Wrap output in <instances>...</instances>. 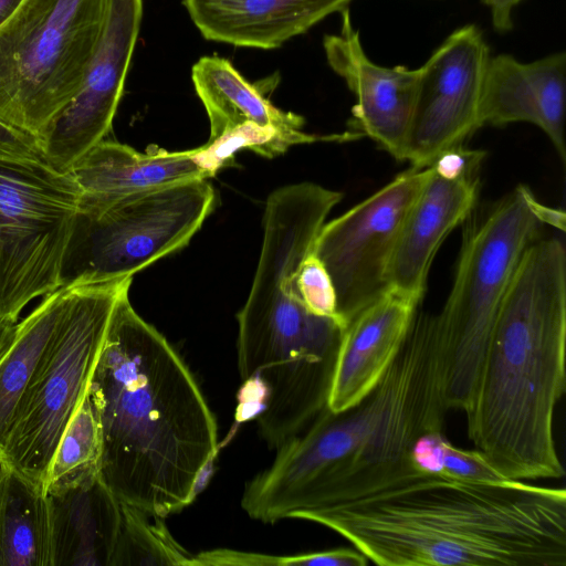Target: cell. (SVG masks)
Listing matches in <instances>:
<instances>
[{
	"label": "cell",
	"mask_w": 566,
	"mask_h": 566,
	"mask_svg": "<svg viewBox=\"0 0 566 566\" xmlns=\"http://www.w3.org/2000/svg\"><path fill=\"white\" fill-rule=\"evenodd\" d=\"M73 286H63L19 323L14 342L0 360V454L28 389L69 308Z\"/></svg>",
	"instance_id": "21"
},
{
	"label": "cell",
	"mask_w": 566,
	"mask_h": 566,
	"mask_svg": "<svg viewBox=\"0 0 566 566\" xmlns=\"http://www.w3.org/2000/svg\"><path fill=\"white\" fill-rule=\"evenodd\" d=\"M528 191L517 186L465 227L451 291L440 313L430 316L448 409H467L515 269L538 238L542 223L530 208Z\"/></svg>",
	"instance_id": "5"
},
{
	"label": "cell",
	"mask_w": 566,
	"mask_h": 566,
	"mask_svg": "<svg viewBox=\"0 0 566 566\" xmlns=\"http://www.w3.org/2000/svg\"><path fill=\"white\" fill-rule=\"evenodd\" d=\"M102 430L88 395L67 424L45 480L46 494L60 493L99 475Z\"/></svg>",
	"instance_id": "23"
},
{
	"label": "cell",
	"mask_w": 566,
	"mask_h": 566,
	"mask_svg": "<svg viewBox=\"0 0 566 566\" xmlns=\"http://www.w3.org/2000/svg\"><path fill=\"white\" fill-rule=\"evenodd\" d=\"M0 157L43 159L40 146L34 138L2 122H0Z\"/></svg>",
	"instance_id": "28"
},
{
	"label": "cell",
	"mask_w": 566,
	"mask_h": 566,
	"mask_svg": "<svg viewBox=\"0 0 566 566\" xmlns=\"http://www.w3.org/2000/svg\"><path fill=\"white\" fill-rule=\"evenodd\" d=\"M22 0H0V27L13 14Z\"/></svg>",
	"instance_id": "32"
},
{
	"label": "cell",
	"mask_w": 566,
	"mask_h": 566,
	"mask_svg": "<svg viewBox=\"0 0 566 566\" xmlns=\"http://www.w3.org/2000/svg\"><path fill=\"white\" fill-rule=\"evenodd\" d=\"M122 521L111 566L185 565L195 566V555L178 544L163 517L150 515L120 502Z\"/></svg>",
	"instance_id": "24"
},
{
	"label": "cell",
	"mask_w": 566,
	"mask_h": 566,
	"mask_svg": "<svg viewBox=\"0 0 566 566\" xmlns=\"http://www.w3.org/2000/svg\"><path fill=\"white\" fill-rule=\"evenodd\" d=\"M132 279L72 285L69 308L1 454L10 468L39 484H45L57 444L87 395L115 303Z\"/></svg>",
	"instance_id": "8"
},
{
	"label": "cell",
	"mask_w": 566,
	"mask_h": 566,
	"mask_svg": "<svg viewBox=\"0 0 566 566\" xmlns=\"http://www.w3.org/2000/svg\"><path fill=\"white\" fill-rule=\"evenodd\" d=\"M329 558L327 551L274 556L232 549H213L195 555V566H326L329 563Z\"/></svg>",
	"instance_id": "27"
},
{
	"label": "cell",
	"mask_w": 566,
	"mask_h": 566,
	"mask_svg": "<svg viewBox=\"0 0 566 566\" xmlns=\"http://www.w3.org/2000/svg\"><path fill=\"white\" fill-rule=\"evenodd\" d=\"M208 179L78 206L60 287L133 277L182 249L214 203Z\"/></svg>",
	"instance_id": "7"
},
{
	"label": "cell",
	"mask_w": 566,
	"mask_h": 566,
	"mask_svg": "<svg viewBox=\"0 0 566 566\" xmlns=\"http://www.w3.org/2000/svg\"><path fill=\"white\" fill-rule=\"evenodd\" d=\"M70 172L81 191L78 206L210 178L195 149L139 153L106 139L80 158Z\"/></svg>",
	"instance_id": "18"
},
{
	"label": "cell",
	"mask_w": 566,
	"mask_h": 566,
	"mask_svg": "<svg viewBox=\"0 0 566 566\" xmlns=\"http://www.w3.org/2000/svg\"><path fill=\"white\" fill-rule=\"evenodd\" d=\"M350 1L184 0V6L205 39L268 50L343 11Z\"/></svg>",
	"instance_id": "17"
},
{
	"label": "cell",
	"mask_w": 566,
	"mask_h": 566,
	"mask_svg": "<svg viewBox=\"0 0 566 566\" xmlns=\"http://www.w3.org/2000/svg\"><path fill=\"white\" fill-rule=\"evenodd\" d=\"M527 200L532 212L542 224L546 223L565 231V212L563 210L542 205L531 190L528 191Z\"/></svg>",
	"instance_id": "30"
},
{
	"label": "cell",
	"mask_w": 566,
	"mask_h": 566,
	"mask_svg": "<svg viewBox=\"0 0 566 566\" xmlns=\"http://www.w3.org/2000/svg\"><path fill=\"white\" fill-rule=\"evenodd\" d=\"M9 464L4 460V458L0 454V483L3 480L4 475L7 474L9 470Z\"/></svg>",
	"instance_id": "33"
},
{
	"label": "cell",
	"mask_w": 566,
	"mask_h": 566,
	"mask_svg": "<svg viewBox=\"0 0 566 566\" xmlns=\"http://www.w3.org/2000/svg\"><path fill=\"white\" fill-rule=\"evenodd\" d=\"M430 167L392 254L389 287L420 301L433 258L446 237L470 216L478 199L479 172L448 177Z\"/></svg>",
	"instance_id": "16"
},
{
	"label": "cell",
	"mask_w": 566,
	"mask_h": 566,
	"mask_svg": "<svg viewBox=\"0 0 566 566\" xmlns=\"http://www.w3.org/2000/svg\"><path fill=\"white\" fill-rule=\"evenodd\" d=\"M429 174L430 167L410 168L322 227L313 254L331 276L337 315L345 326L390 289L392 254Z\"/></svg>",
	"instance_id": "10"
},
{
	"label": "cell",
	"mask_w": 566,
	"mask_h": 566,
	"mask_svg": "<svg viewBox=\"0 0 566 566\" xmlns=\"http://www.w3.org/2000/svg\"><path fill=\"white\" fill-rule=\"evenodd\" d=\"M143 0H108L103 30L80 90L40 142L44 161L60 172L112 129L138 38Z\"/></svg>",
	"instance_id": "12"
},
{
	"label": "cell",
	"mask_w": 566,
	"mask_h": 566,
	"mask_svg": "<svg viewBox=\"0 0 566 566\" xmlns=\"http://www.w3.org/2000/svg\"><path fill=\"white\" fill-rule=\"evenodd\" d=\"M18 327V319L0 316V360L14 342Z\"/></svg>",
	"instance_id": "31"
},
{
	"label": "cell",
	"mask_w": 566,
	"mask_h": 566,
	"mask_svg": "<svg viewBox=\"0 0 566 566\" xmlns=\"http://www.w3.org/2000/svg\"><path fill=\"white\" fill-rule=\"evenodd\" d=\"M108 0H22L0 27V122L39 146L75 96Z\"/></svg>",
	"instance_id": "6"
},
{
	"label": "cell",
	"mask_w": 566,
	"mask_h": 566,
	"mask_svg": "<svg viewBox=\"0 0 566 566\" xmlns=\"http://www.w3.org/2000/svg\"><path fill=\"white\" fill-rule=\"evenodd\" d=\"M48 500L52 566H111L122 507L101 475Z\"/></svg>",
	"instance_id": "19"
},
{
	"label": "cell",
	"mask_w": 566,
	"mask_h": 566,
	"mask_svg": "<svg viewBox=\"0 0 566 566\" xmlns=\"http://www.w3.org/2000/svg\"><path fill=\"white\" fill-rule=\"evenodd\" d=\"M191 77L210 123L207 143L250 124L302 130L303 117L275 107L261 87L248 82L227 59L202 56L192 66Z\"/></svg>",
	"instance_id": "20"
},
{
	"label": "cell",
	"mask_w": 566,
	"mask_h": 566,
	"mask_svg": "<svg viewBox=\"0 0 566 566\" xmlns=\"http://www.w3.org/2000/svg\"><path fill=\"white\" fill-rule=\"evenodd\" d=\"M566 54L522 63L507 54L489 59L480 102V127L525 122L539 127L566 160L564 117Z\"/></svg>",
	"instance_id": "15"
},
{
	"label": "cell",
	"mask_w": 566,
	"mask_h": 566,
	"mask_svg": "<svg viewBox=\"0 0 566 566\" xmlns=\"http://www.w3.org/2000/svg\"><path fill=\"white\" fill-rule=\"evenodd\" d=\"M340 13V33L326 35L323 45L329 66L357 97L354 126L397 160L405 161L419 69H389L371 62L352 25L349 11L346 8Z\"/></svg>",
	"instance_id": "13"
},
{
	"label": "cell",
	"mask_w": 566,
	"mask_h": 566,
	"mask_svg": "<svg viewBox=\"0 0 566 566\" xmlns=\"http://www.w3.org/2000/svg\"><path fill=\"white\" fill-rule=\"evenodd\" d=\"M0 566H52L44 485L12 468L0 483Z\"/></svg>",
	"instance_id": "22"
},
{
	"label": "cell",
	"mask_w": 566,
	"mask_h": 566,
	"mask_svg": "<svg viewBox=\"0 0 566 566\" xmlns=\"http://www.w3.org/2000/svg\"><path fill=\"white\" fill-rule=\"evenodd\" d=\"M565 354L566 250L538 237L515 269L464 410L474 448L507 480L565 473L554 438Z\"/></svg>",
	"instance_id": "4"
},
{
	"label": "cell",
	"mask_w": 566,
	"mask_h": 566,
	"mask_svg": "<svg viewBox=\"0 0 566 566\" xmlns=\"http://www.w3.org/2000/svg\"><path fill=\"white\" fill-rule=\"evenodd\" d=\"M81 191L43 159L0 157V316L60 289Z\"/></svg>",
	"instance_id": "9"
},
{
	"label": "cell",
	"mask_w": 566,
	"mask_h": 566,
	"mask_svg": "<svg viewBox=\"0 0 566 566\" xmlns=\"http://www.w3.org/2000/svg\"><path fill=\"white\" fill-rule=\"evenodd\" d=\"M296 285L303 303L311 312L342 322L336 311V295L331 276L313 251L298 266Z\"/></svg>",
	"instance_id": "26"
},
{
	"label": "cell",
	"mask_w": 566,
	"mask_h": 566,
	"mask_svg": "<svg viewBox=\"0 0 566 566\" xmlns=\"http://www.w3.org/2000/svg\"><path fill=\"white\" fill-rule=\"evenodd\" d=\"M128 292L115 303L87 390L102 430L99 475L119 502L165 518L196 497L218 427L188 366Z\"/></svg>",
	"instance_id": "1"
},
{
	"label": "cell",
	"mask_w": 566,
	"mask_h": 566,
	"mask_svg": "<svg viewBox=\"0 0 566 566\" xmlns=\"http://www.w3.org/2000/svg\"><path fill=\"white\" fill-rule=\"evenodd\" d=\"M490 51L481 30L468 24L450 34L419 67L405 161L432 165L480 127V102Z\"/></svg>",
	"instance_id": "11"
},
{
	"label": "cell",
	"mask_w": 566,
	"mask_h": 566,
	"mask_svg": "<svg viewBox=\"0 0 566 566\" xmlns=\"http://www.w3.org/2000/svg\"><path fill=\"white\" fill-rule=\"evenodd\" d=\"M380 566H566V491L424 475L298 512Z\"/></svg>",
	"instance_id": "3"
},
{
	"label": "cell",
	"mask_w": 566,
	"mask_h": 566,
	"mask_svg": "<svg viewBox=\"0 0 566 566\" xmlns=\"http://www.w3.org/2000/svg\"><path fill=\"white\" fill-rule=\"evenodd\" d=\"M490 9L492 23L499 32H507L513 27L512 12L521 0H482Z\"/></svg>",
	"instance_id": "29"
},
{
	"label": "cell",
	"mask_w": 566,
	"mask_h": 566,
	"mask_svg": "<svg viewBox=\"0 0 566 566\" xmlns=\"http://www.w3.org/2000/svg\"><path fill=\"white\" fill-rule=\"evenodd\" d=\"M418 303L389 289L346 324L328 394L331 411L353 407L378 385L407 339Z\"/></svg>",
	"instance_id": "14"
},
{
	"label": "cell",
	"mask_w": 566,
	"mask_h": 566,
	"mask_svg": "<svg viewBox=\"0 0 566 566\" xmlns=\"http://www.w3.org/2000/svg\"><path fill=\"white\" fill-rule=\"evenodd\" d=\"M448 410L430 316H416L378 385L350 408L324 409L280 446L272 464L245 484L241 506L272 524L419 478L410 448L422 433L443 430Z\"/></svg>",
	"instance_id": "2"
},
{
	"label": "cell",
	"mask_w": 566,
	"mask_h": 566,
	"mask_svg": "<svg viewBox=\"0 0 566 566\" xmlns=\"http://www.w3.org/2000/svg\"><path fill=\"white\" fill-rule=\"evenodd\" d=\"M410 461L421 475L471 483L512 481L504 478L479 450L452 444L443 430L419 436L410 448Z\"/></svg>",
	"instance_id": "25"
}]
</instances>
